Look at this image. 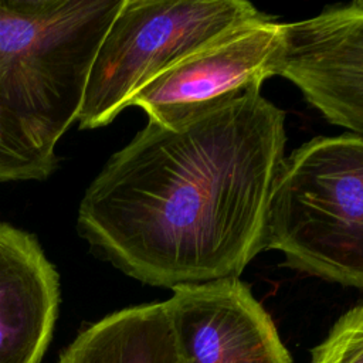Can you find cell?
Wrapping results in <instances>:
<instances>
[{
    "instance_id": "obj_7",
    "label": "cell",
    "mask_w": 363,
    "mask_h": 363,
    "mask_svg": "<svg viewBox=\"0 0 363 363\" xmlns=\"http://www.w3.org/2000/svg\"><path fill=\"white\" fill-rule=\"evenodd\" d=\"M172 291L164 302L180 363H292L269 313L240 278Z\"/></svg>"
},
{
    "instance_id": "obj_10",
    "label": "cell",
    "mask_w": 363,
    "mask_h": 363,
    "mask_svg": "<svg viewBox=\"0 0 363 363\" xmlns=\"http://www.w3.org/2000/svg\"><path fill=\"white\" fill-rule=\"evenodd\" d=\"M58 156L0 104V180H44L57 167Z\"/></svg>"
},
{
    "instance_id": "obj_2",
    "label": "cell",
    "mask_w": 363,
    "mask_h": 363,
    "mask_svg": "<svg viewBox=\"0 0 363 363\" xmlns=\"http://www.w3.org/2000/svg\"><path fill=\"white\" fill-rule=\"evenodd\" d=\"M123 0H0V104L50 152L77 122Z\"/></svg>"
},
{
    "instance_id": "obj_11",
    "label": "cell",
    "mask_w": 363,
    "mask_h": 363,
    "mask_svg": "<svg viewBox=\"0 0 363 363\" xmlns=\"http://www.w3.org/2000/svg\"><path fill=\"white\" fill-rule=\"evenodd\" d=\"M311 354V363H363V303L343 313Z\"/></svg>"
},
{
    "instance_id": "obj_6",
    "label": "cell",
    "mask_w": 363,
    "mask_h": 363,
    "mask_svg": "<svg viewBox=\"0 0 363 363\" xmlns=\"http://www.w3.org/2000/svg\"><path fill=\"white\" fill-rule=\"evenodd\" d=\"M279 75L329 123L363 139V0L285 23Z\"/></svg>"
},
{
    "instance_id": "obj_5",
    "label": "cell",
    "mask_w": 363,
    "mask_h": 363,
    "mask_svg": "<svg viewBox=\"0 0 363 363\" xmlns=\"http://www.w3.org/2000/svg\"><path fill=\"white\" fill-rule=\"evenodd\" d=\"M285 23L268 16L221 33L143 85L129 106L142 108L149 122L177 126L241 98L259 94L262 82L279 75Z\"/></svg>"
},
{
    "instance_id": "obj_4",
    "label": "cell",
    "mask_w": 363,
    "mask_h": 363,
    "mask_svg": "<svg viewBox=\"0 0 363 363\" xmlns=\"http://www.w3.org/2000/svg\"><path fill=\"white\" fill-rule=\"evenodd\" d=\"M262 16L244 0H123L91 67L79 128L111 123L156 75L231 27Z\"/></svg>"
},
{
    "instance_id": "obj_8",
    "label": "cell",
    "mask_w": 363,
    "mask_h": 363,
    "mask_svg": "<svg viewBox=\"0 0 363 363\" xmlns=\"http://www.w3.org/2000/svg\"><path fill=\"white\" fill-rule=\"evenodd\" d=\"M58 305V272L35 237L0 223V363H40Z\"/></svg>"
},
{
    "instance_id": "obj_9",
    "label": "cell",
    "mask_w": 363,
    "mask_h": 363,
    "mask_svg": "<svg viewBox=\"0 0 363 363\" xmlns=\"http://www.w3.org/2000/svg\"><path fill=\"white\" fill-rule=\"evenodd\" d=\"M58 363H180L166 302L125 308L85 326Z\"/></svg>"
},
{
    "instance_id": "obj_1",
    "label": "cell",
    "mask_w": 363,
    "mask_h": 363,
    "mask_svg": "<svg viewBox=\"0 0 363 363\" xmlns=\"http://www.w3.org/2000/svg\"><path fill=\"white\" fill-rule=\"evenodd\" d=\"M285 140L284 111L261 94L177 126L149 122L86 189L79 231L152 286L238 278L267 248Z\"/></svg>"
},
{
    "instance_id": "obj_3",
    "label": "cell",
    "mask_w": 363,
    "mask_h": 363,
    "mask_svg": "<svg viewBox=\"0 0 363 363\" xmlns=\"http://www.w3.org/2000/svg\"><path fill=\"white\" fill-rule=\"evenodd\" d=\"M265 238L285 265L363 289L362 138H315L282 159Z\"/></svg>"
}]
</instances>
